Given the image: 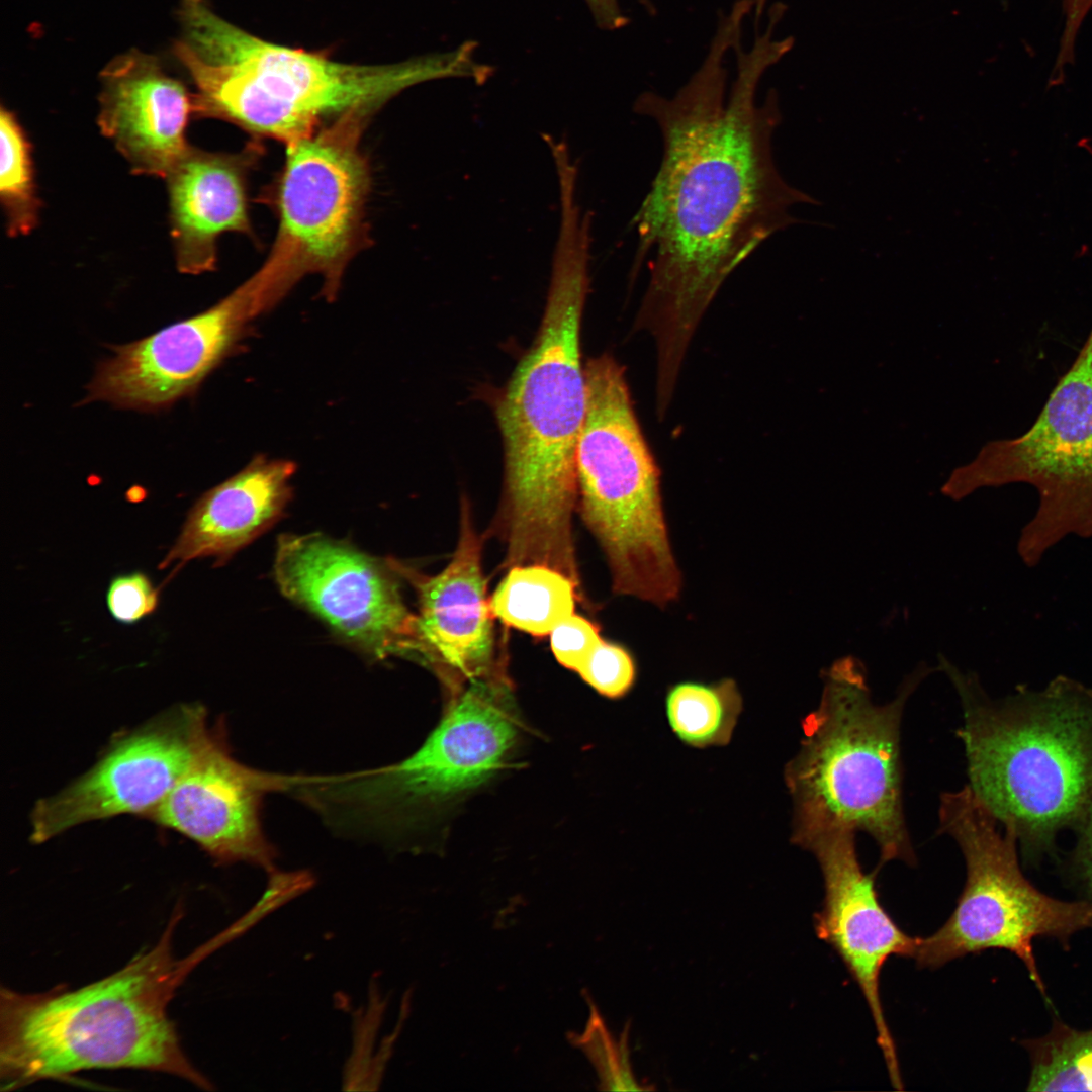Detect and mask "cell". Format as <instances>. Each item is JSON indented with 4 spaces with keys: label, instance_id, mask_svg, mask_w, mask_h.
<instances>
[{
    "label": "cell",
    "instance_id": "6da1fadb",
    "mask_svg": "<svg viewBox=\"0 0 1092 1092\" xmlns=\"http://www.w3.org/2000/svg\"><path fill=\"white\" fill-rule=\"evenodd\" d=\"M769 23L749 51L741 20L723 16L703 65L672 98L641 94L634 110L654 120L662 160L633 224L635 268L648 283L635 326L653 339L656 376L678 379L701 320L728 276L774 234L796 222L791 208L816 203L780 174L772 136L778 97L758 103L764 72L791 48Z\"/></svg>",
    "mask_w": 1092,
    "mask_h": 1092
},
{
    "label": "cell",
    "instance_id": "7a4b0ae2",
    "mask_svg": "<svg viewBox=\"0 0 1092 1092\" xmlns=\"http://www.w3.org/2000/svg\"><path fill=\"white\" fill-rule=\"evenodd\" d=\"M590 247L575 235L556 241L538 333L495 405L504 450L495 521L506 546L503 566L542 564L576 582L572 517L586 408L580 331Z\"/></svg>",
    "mask_w": 1092,
    "mask_h": 1092
},
{
    "label": "cell",
    "instance_id": "3957f363",
    "mask_svg": "<svg viewBox=\"0 0 1092 1092\" xmlns=\"http://www.w3.org/2000/svg\"><path fill=\"white\" fill-rule=\"evenodd\" d=\"M175 53L191 76L195 115L230 121L285 146L359 109L377 112L420 83L467 78L464 47L385 65L337 62L266 41L218 16L206 0H182Z\"/></svg>",
    "mask_w": 1092,
    "mask_h": 1092
},
{
    "label": "cell",
    "instance_id": "277c9868",
    "mask_svg": "<svg viewBox=\"0 0 1092 1092\" xmlns=\"http://www.w3.org/2000/svg\"><path fill=\"white\" fill-rule=\"evenodd\" d=\"M938 660L961 701L967 786L1035 863L1092 807V689L1058 675L993 700L974 672Z\"/></svg>",
    "mask_w": 1092,
    "mask_h": 1092
},
{
    "label": "cell",
    "instance_id": "5b68a950",
    "mask_svg": "<svg viewBox=\"0 0 1092 1092\" xmlns=\"http://www.w3.org/2000/svg\"><path fill=\"white\" fill-rule=\"evenodd\" d=\"M179 915L154 946L87 986L32 994L2 987L1 1090L93 1069L161 1072L211 1089L184 1054L167 1014L188 974L173 954Z\"/></svg>",
    "mask_w": 1092,
    "mask_h": 1092
},
{
    "label": "cell",
    "instance_id": "8992f818",
    "mask_svg": "<svg viewBox=\"0 0 1092 1092\" xmlns=\"http://www.w3.org/2000/svg\"><path fill=\"white\" fill-rule=\"evenodd\" d=\"M933 670L917 665L883 705L872 700L857 657L842 656L822 670L820 703L804 719L801 748L786 768L796 844L839 827L870 835L879 868L915 863L903 813L900 725L907 700Z\"/></svg>",
    "mask_w": 1092,
    "mask_h": 1092
},
{
    "label": "cell",
    "instance_id": "52a82bcc",
    "mask_svg": "<svg viewBox=\"0 0 1092 1092\" xmlns=\"http://www.w3.org/2000/svg\"><path fill=\"white\" fill-rule=\"evenodd\" d=\"M586 408L577 451V508L599 542L613 590L657 606L680 592L660 475L635 415L625 371L610 354L584 365Z\"/></svg>",
    "mask_w": 1092,
    "mask_h": 1092
},
{
    "label": "cell",
    "instance_id": "ba28073f",
    "mask_svg": "<svg viewBox=\"0 0 1092 1092\" xmlns=\"http://www.w3.org/2000/svg\"><path fill=\"white\" fill-rule=\"evenodd\" d=\"M453 693L438 726L405 759L308 775L295 797L335 828L380 835L486 783L504 766L518 736L508 680L477 679Z\"/></svg>",
    "mask_w": 1092,
    "mask_h": 1092
},
{
    "label": "cell",
    "instance_id": "9c48e42d",
    "mask_svg": "<svg viewBox=\"0 0 1092 1092\" xmlns=\"http://www.w3.org/2000/svg\"><path fill=\"white\" fill-rule=\"evenodd\" d=\"M938 817L939 832L951 836L963 852L967 879L948 920L930 936L917 937L912 959L920 968L936 969L987 949L1009 951L1054 1007L1033 941L1052 938L1068 950L1076 934L1092 930V903L1061 900L1032 885L1021 870L1015 836L968 786L940 796Z\"/></svg>",
    "mask_w": 1092,
    "mask_h": 1092
},
{
    "label": "cell",
    "instance_id": "30bf717a",
    "mask_svg": "<svg viewBox=\"0 0 1092 1092\" xmlns=\"http://www.w3.org/2000/svg\"><path fill=\"white\" fill-rule=\"evenodd\" d=\"M374 113L348 112L286 146L274 190L275 240L245 282L261 312L308 274L323 277V294L333 300L348 263L367 243L371 178L360 142Z\"/></svg>",
    "mask_w": 1092,
    "mask_h": 1092
},
{
    "label": "cell",
    "instance_id": "8fae6325",
    "mask_svg": "<svg viewBox=\"0 0 1092 1092\" xmlns=\"http://www.w3.org/2000/svg\"><path fill=\"white\" fill-rule=\"evenodd\" d=\"M1015 482L1034 486L1039 497L1017 543L1027 566L1068 536L1092 537V329L1033 425L1017 438L985 444L940 490L960 500Z\"/></svg>",
    "mask_w": 1092,
    "mask_h": 1092
},
{
    "label": "cell",
    "instance_id": "7c38bea8",
    "mask_svg": "<svg viewBox=\"0 0 1092 1092\" xmlns=\"http://www.w3.org/2000/svg\"><path fill=\"white\" fill-rule=\"evenodd\" d=\"M388 559L320 533L278 538L274 574L281 593L365 654L418 658V617L402 600Z\"/></svg>",
    "mask_w": 1092,
    "mask_h": 1092
},
{
    "label": "cell",
    "instance_id": "4fadbf2b",
    "mask_svg": "<svg viewBox=\"0 0 1092 1092\" xmlns=\"http://www.w3.org/2000/svg\"><path fill=\"white\" fill-rule=\"evenodd\" d=\"M211 731L203 706L181 704L117 736L90 769L36 803L31 841L42 843L79 824L121 814L147 817Z\"/></svg>",
    "mask_w": 1092,
    "mask_h": 1092
},
{
    "label": "cell",
    "instance_id": "5bb4252c",
    "mask_svg": "<svg viewBox=\"0 0 1092 1092\" xmlns=\"http://www.w3.org/2000/svg\"><path fill=\"white\" fill-rule=\"evenodd\" d=\"M798 845L815 855L823 876L825 896L821 911L815 915L816 933L835 950L859 987L890 1082L902 1090L897 1051L880 998V974L889 958H912L917 937L906 934L880 902L875 873H866L860 864L855 832L834 827Z\"/></svg>",
    "mask_w": 1092,
    "mask_h": 1092
},
{
    "label": "cell",
    "instance_id": "9a60e30c",
    "mask_svg": "<svg viewBox=\"0 0 1092 1092\" xmlns=\"http://www.w3.org/2000/svg\"><path fill=\"white\" fill-rule=\"evenodd\" d=\"M295 778L239 762L215 727L147 818L188 837L220 864L244 861L269 873L276 851L262 829V802L269 793H288Z\"/></svg>",
    "mask_w": 1092,
    "mask_h": 1092
},
{
    "label": "cell",
    "instance_id": "2e32d148",
    "mask_svg": "<svg viewBox=\"0 0 1092 1092\" xmlns=\"http://www.w3.org/2000/svg\"><path fill=\"white\" fill-rule=\"evenodd\" d=\"M254 316L239 286L199 314L114 347V355L98 366L87 399L141 411L168 406L197 389Z\"/></svg>",
    "mask_w": 1092,
    "mask_h": 1092
},
{
    "label": "cell",
    "instance_id": "e0dca14e",
    "mask_svg": "<svg viewBox=\"0 0 1092 1092\" xmlns=\"http://www.w3.org/2000/svg\"><path fill=\"white\" fill-rule=\"evenodd\" d=\"M481 550V538L464 502L457 547L441 572L427 576L388 559L417 593L424 663L446 674L448 684L453 675V691L460 682L503 676L495 671L493 615L486 598Z\"/></svg>",
    "mask_w": 1092,
    "mask_h": 1092
},
{
    "label": "cell",
    "instance_id": "ac0fdd59",
    "mask_svg": "<svg viewBox=\"0 0 1092 1092\" xmlns=\"http://www.w3.org/2000/svg\"><path fill=\"white\" fill-rule=\"evenodd\" d=\"M98 125L136 174L166 178L190 145L194 94L151 56L130 51L101 72Z\"/></svg>",
    "mask_w": 1092,
    "mask_h": 1092
},
{
    "label": "cell",
    "instance_id": "d6986e66",
    "mask_svg": "<svg viewBox=\"0 0 1092 1092\" xmlns=\"http://www.w3.org/2000/svg\"><path fill=\"white\" fill-rule=\"evenodd\" d=\"M260 154L250 143L239 153H212L190 146L167 177L171 236L177 268L200 274L215 267L218 237L252 232L247 176Z\"/></svg>",
    "mask_w": 1092,
    "mask_h": 1092
},
{
    "label": "cell",
    "instance_id": "ffe728a7",
    "mask_svg": "<svg viewBox=\"0 0 1092 1092\" xmlns=\"http://www.w3.org/2000/svg\"><path fill=\"white\" fill-rule=\"evenodd\" d=\"M295 465L257 456L243 470L201 495L160 564L179 566L213 557L221 565L282 518L291 498Z\"/></svg>",
    "mask_w": 1092,
    "mask_h": 1092
},
{
    "label": "cell",
    "instance_id": "44dd1931",
    "mask_svg": "<svg viewBox=\"0 0 1092 1092\" xmlns=\"http://www.w3.org/2000/svg\"><path fill=\"white\" fill-rule=\"evenodd\" d=\"M579 583L559 570L542 565L509 568L489 600L493 617L533 636L550 634L573 615Z\"/></svg>",
    "mask_w": 1092,
    "mask_h": 1092
},
{
    "label": "cell",
    "instance_id": "7402d4cb",
    "mask_svg": "<svg viewBox=\"0 0 1092 1092\" xmlns=\"http://www.w3.org/2000/svg\"><path fill=\"white\" fill-rule=\"evenodd\" d=\"M1051 1010L1043 1034L1019 1040L1029 1064L1026 1090L1092 1091V1028L1074 1027Z\"/></svg>",
    "mask_w": 1092,
    "mask_h": 1092
},
{
    "label": "cell",
    "instance_id": "603a6c76",
    "mask_svg": "<svg viewBox=\"0 0 1092 1092\" xmlns=\"http://www.w3.org/2000/svg\"><path fill=\"white\" fill-rule=\"evenodd\" d=\"M740 710L741 699L730 679L716 685L680 682L666 697L673 732L697 747L728 743Z\"/></svg>",
    "mask_w": 1092,
    "mask_h": 1092
},
{
    "label": "cell",
    "instance_id": "cb8c5ba5",
    "mask_svg": "<svg viewBox=\"0 0 1092 1092\" xmlns=\"http://www.w3.org/2000/svg\"><path fill=\"white\" fill-rule=\"evenodd\" d=\"M0 199L10 236L29 234L37 224L40 200L34 182L31 145L15 114L0 111Z\"/></svg>",
    "mask_w": 1092,
    "mask_h": 1092
},
{
    "label": "cell",
    "instance_id": "d4e9b609",
    "mask_svg": "<svg viewBox=\"0 0 1092 1092\" xmlns=\"http://www.w3.org/2000/svg\"><path fill=\"white\" fill-rule=\"evenodd\" d=\"M589 1006V1016L581 1033H568L571 1044L580 1049L595 1068L599 1078L600 1090L643 1091V1086L633 1072L628 1043L627 1025L616 1038L609 1030L597 1006L585 995Z\"/></svg>",
    "mask_w": 1092,
    "mask_h": 1092
},
{
    "label": "cell",
    "instance_id": "484cf974",
    "mask_svg": "<svg viewBox=\"0 0 1092 1092\" xmlns=\"http://www.w3.org/2000/svg\"><path fill=\"white\" fill-rule=\"evenodd\" d=\"M313 884L314 878L307 871L279 872L273 870L269 872L267 888L263 896L252 909L231 925L225 931L221 932L202 947L198 948L194 953L186 958L187 964L193 969L206 956L230 942L235 937L244 934L263 917L296 896L301 895L310 889Z\"/></svg>",
    "mask_w": 1092,
    "mask_h": 1092
},
{
    "label": "cell",
    "instance_id": "4316f807",
    "mask_svg": "<svg viewBox=\"0 0 1092 1092\" xmlns=\"http://www.w3.org/2000/svg\"><path fill=\"white\" fill-rule=\"evenodd\" d=\"M577 673L599 694L615 699L630 690L636 669L632 656L624 647L602 640Z\"/></svg>",
    "mask_w": 1092,
    "mask_h": 1092
},
{
    "label": "cell",
    "instance_id": "83f0119b",
    "mask_svg": "<svg viewBox=\"0 0 1092 1092\" xmlns=\"http://www.w3.org/2000/svg\"><path fill=\"white\" fill-rule=\"evenodd\" d=\"M106 600L109 612L116 621L133 624L156 611L159 596L146 574L133 572L114 577Z\"/></svg>",
    "mask_w": 1092,
    "mask_h": 1092
},
{
    "label": "cell",
    "instance_id": "f1b7e54d",
    "mask_svg": "<svg viewBox=\"0 0 1092 1092\" xmlns=\"http://www.w3.org/2000/svg\"><path fill=\"white\" fill-rule=\"evenodd\" d=\"M602 640L598 626L576 614L560 622L550 633L556 660L575 672Z\"/></svg>",
    "mask_w": 1092,
    "mask_h": 1092
},
{
    "label": "cell",
    "instance_id": "f546056e",
    "mask_svg": "<svg viewBox=\"0 0 1092 1092\" xmlns=\"http://www.w3.org/2000/svg\"><path fill=\"white\" fill-rule=\"evenodd\" d=\"M1075 830L1076 843L1066 861V875L1079 899L1092 903V807Z\"/></svg>",
    "mask_w": 1092,
    "mask_h": 1092
},
{
    "label": "cell",
    "instance_id": "4dcf8cb0",
    "mask_svg": "<svg viewBox=\"0 0 1092 1092\" xmlns=\"http://www.w3.org/2000/svg\"><path fill=\"white\" fill-rule=\"evenodd\" d=\"M1062 5L1064 26L1050 77L1052 82L1059 84L1064 81L1067 69L1074 63L1079 30L1092 8V0H1062Z\"/></svg>",
    "mask_w": 1092,
    "mask_h": 1092
},
{
    "label": "cell",
    "instance_id": "1f68e13d",
    "mask_svg": "<svg viewBox=\"0 0 1092 1092\" xmlns=\"http://www.w3.org/2000/svg\"><path fill=\"white\" fill-rule=\"evenodd\" d=\"M597 25L604 30H617L626 26L629 19L622 12L618 0H584ZM650 15L656 13L651 0H638Z\"/></svg>",
    "mask_w": 1092,
    "mask_h": 1092
}]
</instances>
